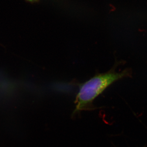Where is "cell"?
Instances as JSON below:
<instances>
[{
  "mask_svg": "<svg viewBox=\"0 0 147 147\" xmlns=\"http://www.w3.org/2000/svg\"><path fill=\"white\" fill-rule=\"evenodd\" d=\"M127 75L126 71L117 73L112 70L98 74L82 84L76 96L74 113L94 109L92 102L108 87Z\"/></svg>",
  "mask_w": 147,
  "mask_h": 147,
  "instance_id": "6da1fadb",
  "label": "cell"
},
{
  "mask_svg": "<svg viewBox=\"0 0 147 147\" xmlns=\"http://www.w3.org/2000/svg\"><path fill=\"white\" fill-rule=\"evenodd\" d=\"M26 1L30 3H35L38 1V0H26Z\"/></svg>",
  "mask_w": 147,
  "mask_h": 147,
  "instance_id": "7a4b0ae2",
  "label": "cell"
}]
</instances>
